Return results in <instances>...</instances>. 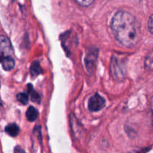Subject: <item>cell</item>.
Here are the masks:
<instances>
[{"label": "cell", "instance_id": "cell-12", "mask_svg": "<svg viewBox=\"0 0 153 153\" xmlns=\"http://www.w3.org/2000/svg\"><path fill=\"white\" fill-rule=\"evenodd\" d=\"M14 153H26V152H25V150H24V149H22L21 146H16V147H15Z\"/></svg>", "mask_w": 153, "mask_h": 153}, {"label": "cell", "instance_id": "cell-1", "mask_svg": "<svg viewBox=\"0 0 153 153\" xmlns=\"http://www.w3.org/2000/svg\"><path fill=\"white\" fill-rule=\"evenodd\" d=\"M111 28L116 40L123 46L133 47L140 41V25L134 16L128 12H117L111 19Z\"/></svg>", "mask_w": 153, "mask_h": 153}, {"label": "cell", "instance_id": "cell-4", "mask_svg": "<svg viewBox=\"0 0 153 153\" xmlns=\"http://www.w3.org/2000/svg\"><path fill=\"white\" fill-rule=\"evenodd\" d=\"M97 56H98V51H95L94 49L87 54L85 58V64H86L87 70L89 72H93L94 70L97 61Z\"/></svg>", "mask_w": 153, "mask_h": 153}, {"label": "cell", "instance_id": "cell-5", "mask_svg": "<svg viewBox=\"0 0 153 153\" xmlns=\"http://www.w3.org/2000/svg\"><path fill=\"white\" fill-rule=\"evenodd\" d=\"M5 132L11 137H16L19 133V127L16 123H11L5 127Z\"/></svg>", "mask_w": 153, "mask_h": 153}, {"label": "cell", "instance_id": "cell-3", "mask_svg": "<svg viewBox=\"0 0 153 153\" xmlns=\"http://www.w3.org/2000/svg\"><path fill=\"white\" fill-rule=\"evenodd\" d=\"M12 50L10 41L6 37L0 35V63L7 57L11 56Z\"/></svg>", "mask_w": 153, "mask_h": 153}, {"label": "cell", "instance_id": "cell-2", "mask_svg": "<svg viewBox=\"0 0 153 153\" xmlns=\"http://www.w3.org/2000/svg\"><path fill=\"white\" fill-rule=\"evenodd\" d=\"M105 104V100L99 94H95L89 99L88 109L91 112L100 111L104 108Z\"/></svg>", "mask_w": 153, "mask_h": 153}, {"label": "cell", "instance_id": "cell-11", "mask_svg": "<svg viewBox=\"0 0 153 153\" xmlns=\"http://www.w3.org/2000/svg\"><path fill=\"white\" fill-rule=\"evenodd\" d=\"M76 2L83 7H89L94 3V0H75Z\"/></svg>", "mask_w": 153, "mask_h": 153}, {"label": "cell", "instance_id": "cell-13", "mask_svg": "<svg viewBox=\"0 0 153 153\" xmlns=\"http://www.w3.org/2000/svg\"><path fill=\"white\" fill-rule=\"evenodd\" d=\"M152 16H150V17L149 19V23H148V25H149V30L151 34H152Z\"/></svg>", "mask_w": 153, "mask_h": 153}, {"label": "cell", "instance_id": "cell-7", "mask_svg": "<svg viewBox=\"0 0 153 153\" xmlns=\"http://www.w3.org/2000/svg\"><path fill=\"white\" fill-rule=\"evenodd\" d=\"M30 73L32 77H36L43 73V69L41 68L40 63L38 61H34L30 67Z\"/></svg>", "mask_w": 153, "mask_h": 153}, {"label": "cell", "instance_id": "cell-8", "mask_svg": "<svg viewBox=\"0 0 153 153\" xmlns=\"http://www.w3.org/2000/svg\"><path fill=\"white\" fill-rule=\"evenodd\" d=\"M38 111L33 106H29L26 111L27 120L30 122H34L38 117Z\"/></svg>", "mask_w": 153, "mask_h": 153}, {"label": "cell", "instance_id": "cell-9", "mask_svg": "<svg viewBox=\"0 0 153 153\" xmlns=\"http://www.w3.org/2000/svg\"><path fill=\"white\" fill-rule=\"evenodd\" d=\"M28 94L31 96V99L32 100V102H37V103H40V97L39 96V94L36 92L34 90L33 88L32 85L31 84L28 85Z\"/></svg>", "mask_w": 153, "mask_h": 153}, {"label": "cell", "instance_id": "cell-10", "mask_svg": "<svg viewBox=\"0 0 153 153\" xmlns=\"http://www.w3.org/2000/svg\"><path fill=\"white\" fill-rule=\"evenodd\" d=\"M16 99H17L19 102L22 103L24 105H27L28 102V95L25 93H19V94H18L16 95Z\"/></svg>", "mask_w": 153, "mask_h": 153}, {"label": "cell", "instance_id": "cell-6", "mask_svg": "<svg viewBox=\"0 0 153 153\" xmlns=\"http://www.w3.org/2000/svg\"><path fill=\"white\" fill-rule=\"evenodd\" d=\"M1 64H2V68L5 71H10L14 68L15 61L11 56L7 57L1 61Z\"/></svg>", "mask_w": 153, "mask_h": 153}]
</instances>
